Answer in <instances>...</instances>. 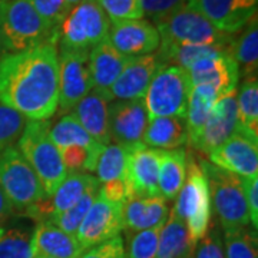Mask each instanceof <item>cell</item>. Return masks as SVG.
<instances>
[{
    "mask_svg": "<svg viewBox=\"0 0 258 258\" xmlns=\"http://www.w3.org/2000/svg\"><path fill=\"white\" fill-rule=\"evenodd\" d=\"M0 103L29 120H47L59 108L57 46L46 43L0 59Z\"/></svg>",
    "mask_w": 258,
    "mask_h": 258,
    "instance_id": "cell-1",
    "label": "cell"
},
{
    "mask_svg": "<svg viewBox=\"0 0 258 258\" xmlns=\"http://www.w3.org/2000/svg\"><path fill=\"white\" fill-rule=\"evenodd\" d=\"M18 151L36 172L45 194L50 197L63 181L64 169L60 149L50 138V122L29 120L18 139Z\"/></svg>",
    "mask_w": 258,
    "mask_h": 258,
    "instance_id": "cell-2",
    "label": "cell"
},
{
    "mask_svg": "<svg viewBox=\"0 0 258 258\" xmlns=\"http://www.w3.org/2000/svg\"><path fill=\"white\" fill-rule=\"evenodd\" d=\"M0 28L8 53L56 45L55 29L40 18L29 0H0Z\"/></svg>",
    "mask_w": 258,
    "mask_h": 258,
    "instance_id": "cell-3",
    "label": "cell"
},
{
    "mask_svg": "<svg viewBox=\"0 0 258 258\" xmlns=\"http://www.w3.org/2000/svg\"><path fill=\"white\" fill-rule=\"evenodd\" d=\"M162 43L197 45L222 49L232 53L235 35L222 32L186 3L155 23Z\"/></svg>",
    "mask_w": 258,
    "mask_h": 258,
    "instance_id": "cell-4",
    "label": "cell"
},
{
    "mask_svg": "<svg viewBox=\"0 0 258 258\" xmlns=\"http://www.w3.org/2000/svg\"><path fill=\"white\" fill-rule=\"evenodd\" d=\"M111 20L99 0H82L68 12L56 28V46L64 50L91 52L108 37Z\"/></svg>",
    "mask_w": 258,
    "mask_h": 258,
    "instance_id": "cell-5",
    "label": "cell"
},
{
    "mask_svg": "<svg viewBox=\"0 0 258 258\" xmlns=\"http://www.w3.org/2000/svg\"><path fill=\"white\" fill-rule=\"evenodd\" d=\"M172 211L185 222L189 237L197 244L211 227V191L207 174L201 162L195 158H188L186 178L175 198Z\"/></svg>",
    "mask_w": 258,
    "mask_h": 258,
    "instance_id": "cell-6",
    "label": "cell"
},
{
    "mask_svg": "<svg viewBox=\"0 0 258 258\" xmlns=\"http://www.w3.org/2000/svg\"><path fill=\"white\" fill-rule=\"evenodd\" d=\"M191 88L189 76L185 69L175 64H161L142 98L148 118H185Z\"/></svg>",
    "mask_w": 258,
    "mask_h": 258,
    "instance_id": "cell-7",
    "label": "cell"
},
{
    "mask_svg": "<svg viewBox=\"0 0 258 258\" xmlns=\"http://www.w3.org/2000/svg\"><path fill=\"white\" fill-rule=\"evenodd\" d=\"M201 166L208 178L211 203L222 231L230 232L248 227V208L240 176L217 168L207 161H201Z\"/></svg>",
    "mask_w": 258,
    "mask_h": 258,
    "instance_id": "cell-8",
    "label": "cell"
},
{
    "mask_svg": "<svg viewBox=\"0 0 258 258\" xmlns=\"http://www.w3.org/2000/svg\"><path fill=\"white\" fill-rule=\"evenodd\" d=\"M0 188L18 211H26L46 198L36 172L16 147L0 154Z\"/></svg>",
    "mask_w": 258,
    "mask_h": 258,
    "instance_id": "cell-9",
    "label": "cell"
},
{
    "mask_svg": "<svg viewBox=\"0 0 258 258\" xmlns=\"http://www.w3.org/2000/svg\"><path fill=\"white\" fill-rule=\"evenodd\" d=\"M59 109L72 111L92 91L89 52L59 49Z\"/></svg>",
    "mask_w": 258,
    "mask_h": 258,
    "instance_id": "cell-10",
    "label": "cell"
},
{
    "mask_svg": "<svg viewBox=\"0 0 258 258\" xmlns=\"http://www.w3.org/2000/svg\"><path fill=\"white\" fill-rule=\"evenodd\" d=\"M126 159L128 152L125 148L118 144H108L102 149L93 171L99 182V194L109 203L120 207L131 197L126 179Z\"/></svg>",
    "mask_w": 258,
    "mask_h": 258,
    "instance_id": "cell-11",
    "label": "cell"
},
{
    "mask_svg": "<svg viewBox=\"0 0 258 258\" xmlns=\"http://www.w3.org/2000/svg\"><path fill=\"white\" fill-rule=\"evenodd\" d=\"M123 230L122 207L109 203L99 191L76 231V238L83 249L91 248L103 241L120 235Z\"/></svg>",
    "mask_w": 258,
    "mask_h": 258,
    "instance_id": "cell-12",
    "label": "cell"
},
{
    "mask_svg": "<svg viewBox=\"0 0 258 258\" xmlns=\"http://www.w3.org/2000/svg\"><path fill=\"white\" fill-rule=\"evenodd\" d=\"M108 39L112 46L128 57L155 53L161 43L155 25L144 18L111 22Z\"/></svg>",
    "mask_w": 258,
    "mask_h": 258,
    "instance_id": "cell-13",
    "label": "cell"
},
{
    "mask_svg": "<svg viewBox=\"0 0 258 258\" xmlns=\"http://www.w3.org/2000/svg\"><path fill=\"white\" fill-rule=\"evenodd\" d=\"M186 74L191 86H211L220 96L235 91L241 79L238 66L230 52H215L204 56L186 69Z\"/></svg>",
    "mask_w": 258,
    "mask_h": 258,
    "instance_id": "cell-14",
    "label": "cell"
},
{
    "mask_svg": "<svg viewBox=\"0 0 258 258\" xmlns=\"http://www.w3.org/2000/svg\"><path fill=\"white\" fill-rule=\"evenodd\" d=\"M185 3L230 35H237L257 16L258 0H185Z\"/></svg>",
    "mask_w": 258,
    "mask_h": 258,
    "instance_id": "cell-15",
    "label": "cell"
},
{
    "mask_svg": "<svg viewBox=\"0 0 258 258\" xmlns=\"http://www.w3.org/2000/svg\"><path fill=\"white\" fill-rule=\"evenodd\" d=\"M208 157L210 164L240 178L258 176V141L238 131Z\"/></svg>",
    "mask_w": 258,
    "mask_h": 258,
    "instance_id": "cell-16",
    "label": "cell"
},
{
    "mask_svg": "<svg viewBox=\"0 0 258 258\" xmlns=\"http://www.w3.org/2000/svg\"><path fill=\"white\" fill-rule=\"evenodd\" d=\"M148 122L149 118L142 99L109 103V132L113 144L125 149L142 144Z\"/></svg>",
    "mask_w": 258,
    "mask_h": 258,
    "instance_id": "cell-17",
    "label": "cell"
},
{
    "mask_svg": "<svg viewBox=\"0 0 258 258\" xmlns=\"http://www.w3.org/2000/svg\"><path fill=\"white\" fill-rule=\"evenodd\" d=\"M238 128V111H237V89L221 96L212 106L210 118L204 126L201 137L194 149L210 154L214 149L231 138Z\"/></svg>",
    "mask_w": 258,
    "mask_h": 258,
    "instance_id": "cell-18",
    "label": "cell"
},
{
    "mask_svg": "<svg viewBox=\"0 0 258 258\" xmlns=\"http://www.w3.org/2000/svg\"><path fill=\"white\" fill-rule=\"evenodd\" d=\"M98 179L92 174H68L50 197L29 207L26 215L37 222L50 221L78 203L86 189Z\"/></svg>",
    "mask_w": 258,
    "mask_h": 258,
    "instance_id": "cell-19",
    "label": "cell"
},
{
    "mask_svg": "<svg viewBox=\"0 0 258 258\" xmlns=\"http://www.w3.org/2000/svg\"><path fill=\"white\" fill-rule=\"evenodd\" d=\"M126 179L131 197L159 195L158 175L161 165V149L139 144L126 149Z\"/></svg>",
    "mask_w": 258,
    "mask_h": 258,
    "instance_id": "cell-20",
    "label": "cell"
},
{
    "mask_svg": "<svg viewBox=\"0 0 258 258\" xmlns=\"http://www.w3.org/2000/svg\"><path fill=\"white\" fill-rule=\"evenodd\" d=\"M161 64L157 53L131 57L119 78L112 85L109 91L111 101L142 99Z\"/></svg>",
    "mask_w": 258,
    "mask_h": 258,
    "instance_id": "cell-21",
    "label": "cell"
},
{
    "mask_svg": "<svg viewBox=\"0 0 258 258\" xmlns=\"http://www.w3.org/2000/svg\"><path fill=\"white\" fill-rule=\"evenodd\" d=\"M129 60L131 57L118 52L108 37L92 47L89 52V72L93 91L109 98L112 85L119 78Z\"/></svg>",
    "mask_w": 258,
    "mask_h": 258,
    "instance_id": "cell-22",
    "label": "cell"
},
{
    "mask_svg": "<svg viewBox=\"0 0 258 258\" xmlns=\"http://www.w3.org/2000/svg\"><path fill=\"white\" fill-rule=\"evenodd\" d=\"M166 203L168 201L161 195L129 197L122 207L123 230L138 232L164 225L169 215Z\"/></svg>",
    "mask_w": 258,
    "mask_h": 258,
    "instance_id": "cell-23",
    "label": "cell"
},
{
    "mask_svg": "<svg viewBox=\"0 0 258 258\" xmlns=\"http://www.w3.org/2000/svg\"><path fill=\"white\" fill-rule=\"evenodd\" d=\"M109 103L111 99L96 91H91L72 109V115L98 144H111L109 132Z\"/></svg>",
    "mask_w": 258,
    "mask_h": 258,
    "instance_id": "cell-24",
    "label": "cell"
},
{
    "mask_svg": "<svg viewBox=\"0 0 258 258\" xmlns=\"http://www.w3.org/2000/svg\"><path fill=\"white\" fill-rule=\"evenodd\" d=\"M32 240L36 255L78 258L83 251L76 235L66 232L50 221L37 222L32 232Z\"/></svg>",
    "mask_w": 258,
    "mask_h": 258,
    "instance_id": "cell-25",
    "label": "cell"
},
{
    "mask_svg": "<svg viewBox=\"0 0 258 258\" xmlns=\"http://www.w3.org/2000/svg\"><path fill=\"white\" fill-rule=\"evenodd\" d=\"M142 144L155 149H176L188 144L186 122L182 116H161L149 119Z\"/></svg>",
    "mask_w": 258,
    "mask_h": 258,
    "instance_id": "cell-26",
    "label": "cell"
},
{
    "mask_svg": "<svg viewBox=\"0 0 258 258\" xmlns=\"http://www.w3.org/2000/svg\"><path fill=\"white\" fill-rule=\"evenodd\" d=\"M194 247L185 222L171 210L159 231L157 258H191Z\"/></svg>",
    "mask_w": 258,
    "mask_h": 258,
    "instance_id": "cell-27",
    "label": "cell"
},
{
    "mask_svg": "<svg viewBox=\"0 0 258 258\" xmlns=\"http://www.w3.org/2000/svg\"><path fill=\"white\" fill-rule=\"evenodd\" d=\"M188 157L184 148L161 149V165L158 175L159 195L166 201H174L186 178Z\"/></svg>",
    "mask_w": 258,
    "mask_h": 258,
    "instance_id": "cell-28",
    "label": "cell"
},
{
    "mask_svg": "<svg viewBox=\"0 0 258 258\" xmlns=\"http://www.w3.org/2000/svg\"><path fill=\"white\" fill-rule=\"evenodd\" d=\"M220 98L221 96L215 92L211 86L197 85L191 88L185 122H186V132H188V144L192 148L201 137V132L210 118L214 103Z\"/></svg>",
    "mask_w": 258,
    "mask_h": 258,
    "instance_id": "cell-29",
    "label": "cell"
},
{
    "mask_svg": "<svg viewBox=\"0 0 258 258\" xmlns=\"http://www.w3.org/2000/svg\"><path fill=\"white\" fill-rule=\"evenodd\" d=\"M50 138L59 149H63V148L68 147L85 148L96 159L99 158L102 149L105 147V145L98 144L86 132V129L83 128L79 123V120L76 119L72 113H68V115L62 116L53 126H50Z\"/></svg>",
    "mask_w": 258,
    "mask_h": 258,
    "instance_id": "cell-30",
    "label": "cell"
},
{
    "mask_svg": "<svg viewBox=\"0 0 258 258\" xmlns=\"http://www.w3.org/2000/svg\"><path fill=\"white\" fill-rule=\"evenodd\" d=\"M237 131L258 141V79L257 76L244 78L237 88Z\"/></svg>",
    "mask_w": 258,
    "mask_h": 258,
    "instance_id": "cell-31",
    "label": "cell"
},
{
    "mask_svg": "<svg viewBox=\"0 0 258 258\" xmlns=\"http://www.w3.org/2000/svg\"><path fill=\"white\" fill-rule=\"evenodd\" d=\"M241 35L234 39L232 57L240 71V78L257 76L258 71V23L257 16L240 30Z\"/></svg>",
    "mask_w": 258,
    "mask_h": 258,
    "instance_id": "cell-32",
    "label": "cell"
},
{
    "mask_svg": "<svg viewBox=\"0 0 258 258\" xmlns=\"http://www.w3.org/2000/svg\"><path fill=\"white\" fill-rule=\"evenodd\" d=\"M222 245L225 258H258L257 231L248 227L224 232Z\"/></svg>",
    "mask_w": 258,
    "mask_h": 258,
    "instance_id": "cell-33",
    "label": "cell"
},
{
    "mask_svg": "<svg viewBox=\"0 0 258 258\" xmlns=\"http://www.w3.org/2000/svg\"><path fill=\"white\" fill-rule=\"evenodd\" d=\"M32 234L20 228L3 230L0 234V258H35Z\"/></svg>",
    "mask_w": 258,
    "mask_h": 258,
    "instance_id": "cell-34",
    "label": "cell"
},
{
    "mask_svg": "<svg viewBox=\"0 0 258 258\" xmlns=\"http://www.w3.org/2000/svg\"><path fill=\"white\" fill-rule=\"evenodd\" d=\"M98 191H99V182L96 181L95 184H92L86 189V192L83 194L82 198L75 204L72 208L62 212L60 215H57L55 218H52L50 222H53L59 228H62L66 232L75 235L78 228H79V225H81V222L85 218L86 212L89 211L91 205L95 201V198L98 195Z\"/></svg>",
    "mask_w": 258,
    "mask_h": 258,
    "instance_id": "cell-35",
    "label": "cell"
},
{
    "mask_svg": "<svg viewBox=\"0 0 258 258\" xmlns=\"http://www.w3.org/2000/svg\"><path fill=\"white\" fill-rule=\"evenodd\" d=\"M28 122L22 113L0 103V154L18 142Z\"/></svg>",
    "mask_w": 258,
    "mask_h": 258,
    "instance_id": "cell-36",
    "label": "cell"
},
{
    "mask_svg": "<svg viewBox=\"0 0 258 258\" xmlns=\"http://www.w3.org/2000/svg\"><path fill=\"white\" fill-rule=\"evenodd\" d=\"M161 227L134 232L129 240L128 249H125L126 258H157Z\"/></svg>",
    "mask_w": 258,
    "mask_h": 258,
    "instance_id": "cell-37",
    "label": "cell"
},
{
    "mask_svg": "<svg viewBox=\"0 0 258 258\" xmlns=\"http://www.w3.org/2000/svg\"><path fill=\"white\" fill-rule=\"evenodd\" d=\"M35 8L40 18L46 22L52 29H55L62 23L64 16L71 10V5L66 0H29Z\"/></svg>",
    "mask_w": 258,
    "mask_h": 258,
    "instance_id": "cell-38",
    "label": "cell"
},
{
    "mask_svg": "<svg viewBox=\"0 0 258 258\" xmlns=\"http://www.w3.org/2000/svg\"><path fill=\"white\" fill-rule=\"evenodd\" d=\"M99 2L111 22L144 18V13L141 9V0H99Z\"/></svg>",
    "mask_w": 258,
    "mask_h": 258,
    "instance_id": "cell-39",
    "label": "cell"
},
{
    "mask_svg": "<svg viewBox=\"0 0 258 258\" xmlns=\"http://www.w3.org/2000/svg\"><path fill=\"white\" fill-rule=\"evenodd\" d=\"M192 258H225L222 238L217 227H210L205 237L195 244Z\"/></svg>",
    "mask_w": 258,
    "mask_h": 258,
    "instance_id": "cell-40",
    "label": "cell"
},
{
    "mask_svg": "<svg viewBox=\"0 0 258 258\" xmlns=\"http://www.w3.org/2000/svg\"><path fill=\"white\" fill-rule=\"evenodd\" d=\"M78 258H126L125 244L120 235H116L111 240L103 241L91 248L83 249Z\"/></svg>",
    "mask_w": 258,
    "mask_h": 258,
    "instance_id": "cell-41",
    "label": "cell"
},
{
    "mask_svg": "<svg viewBox=\"0 0 258 258\" xmlns=\"http://www.w3.org/2000/svg\"><path fill=\"white\" fill-rule=\"evenodd\" d=\"M185 0H141V9L144 16L152 20L155 25L161 19L166 18L179 6H182Z\"/></svg>",
    "mask_w": 258,
    "mask_h": 258,
    "instance_id": "cell-42",
    "label": "cell"
},
{
    "mask_svg": "<svg viewBox=\"0 0 258 258\" xmlns=\"http://www.w3.org/2000/svg\"><path fill=\"white\" fill-rule=\"evenodd\" d=\"M241 186L244 191L245 203L248 208L249 225L252 230L258 228V176L241 178Z\"/></svg>",
    "mask_w": 258,
    "mask_h": 258,
    "instance_id": "cell-43",
    "label": "cell"
},
{
    "mask_svg": "<svg viewBox=\"0 0 258 258\" xmlns=\"http://www.w3.org/2000/svg\"><path fill=\"white\" fill-rule=\"evenodd\" d=\"M13 211H15L13 205L10 204L8 197L5 195V192L0 188V225L9 220L10 215L13 214Z\"/></svg>",
    "mask_w": 258,
    "mask_h": 258,
    "instance_id": "cell-44",
    "label": "cell"
},
{
    "mask_svg": "<svg viewBox=\"0 0 258 258\" xmlns=\"http://www.w3.org/2000/svg\"><path fill=\"white\" fill-rule=\"evenodd\" d=\"M5 55H8V50L5 46V40H3V35H2V28H0V59Z\"/></svg>",
    "mask_w": 258,
    "mask_h": 258,
    "instance_id": "cell-45",
    "label": "cell"
},
{
    "mask_svg": "<svg viewBox=\"0 0 258 258\" xmlns=\"http://www.w3.org/2000/svg\"><path fill=\"white\" fill-rule=\"evenodd\" d=\"M71 6H75V5H78V3H81L82 0H66Z\"/></svg>",
    "mask_w": 258,
    "mask_h": 258,
    "instance_id": "cell-46",
    "label": "cell"
},
{
    "mask_svg": "<svg viewBox=\"0 0 258 258\" xmlns=\"http://www.w3.org/2000/svg\"><path fill=\"white\" fill-rule=\"evenodd\" d=\"M35 258H52V257H46V255H36Z\"/></svg>",
    "mask_w": 258,
    "mask_h": 258,
    "instance_id": "cell-47",
    "label": "cell"
},
{
    "mask_svg": "<svg viewBox=\"0 0 258 258\" xmlns=\"http://www.w3.org/2000/svg\"><path fill=\"white\" fill-rule=\"evenodd\" d=\"M2 232H3V228H2V227H0V234H2Z\"/></svg>",
    "mask_w": 258,
    "mask_h": 258,
    "instance_id": "cell-48",
    "label": "cell"
},
{
    "mask_svg": "<svg viewBox=\"0 0 258 258\" xmlns=\"http://www.w3.org/2000/svg\"><path fill=\"white\" fill-rule=\"evenodd\" d=\"M191 258H192V257H191Z\"/></svg>",
    "mask_w": 258,
    "mask_h": 258,
    "instance_id": "cell-49",
    "label": "cell"
}]
</instances>
